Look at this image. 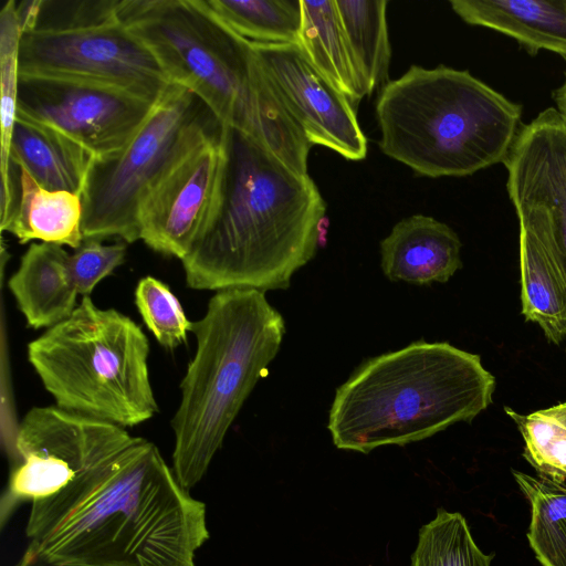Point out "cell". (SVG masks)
I'll use <instances>...</instances> for the list:
<instances>
[{
	"instance_id": "6da1fadb",
	"label": "cell",
	"mask_w": 566,
	"mask_h": 566,
	"mask_svg": "<svg viewBox=\"0 0 566 566\" xmlns=\"http://www.w3.org/2000/svg\"><path fill=\"white\" fill-rule=\"evenodd\" d=\"M30 546L85 566H196L209 538L206 505L144 438L31 503Z\"/></svg>"
},
{
	"instance_id": "7a4b0ae2",
	"label": "cell",
	"mask_w": 566,
	"mask_h": 566,
	"mask_svg": "<svg viewBox=\"0 0 566 566\" xmlns=\"http://www.w3.org/2000/svg\"><path fill=\"white\" fill-rule=\"evenodd\" d=\"M216 206L181 260L193 290L290 286L315 255L326 203L315 182L245 133L224 125Z\"/></svg>"
},
{
	"instance_id": "3957f363",
	"label": "cell",
	"mask_w": 566,
	"mask_h": 566,
	"mask_svg": "<svg viewBox=\"0 0 566 566\" xmlns=\"http://www.w3.org/2000/svg\"><path fill=\"white\" fill-rule=\"evenodd\" d=\"M125 25L153 52L170 83L200 97L227 126L307 175L311 145L274 93L252 43L203 0H119Z\"/></svg>"
},
{
	"instance_id": "277c9868",
	"label": "cell",
	"mask_w": 566,
	"mask_h": 566,
	"mask_svg": "<svg viewBox=\"0 0 566 566\" xmlns=\"http://www.w3.org/2000/svg\"><path fill=\"white\" fill-rule=\"evenodd\" d=\"M494 388L479 355L421 339L361 364L337 388L327 429L342 450L405 446L471 421Z\"/></svg>"
},
{
	"instance_id": "5b68a950",
	"label": "cell",
	"mask_w": 566,
	"mask_h": 566,
	"mask_svg": "<svg viewBox=\"0 0 566 566\" xmlns=\"http://www.w3.org/2000/svg\"><path fill=\"white\" fill-rule=\"evenodd\" d=\"M379 147L431 178L464 177L503 163L522 107L468 71L412 65L376 103Z\"/></svg>"
},
{
	"instance_id": "8992f818",
	"label": "cell",
	"mask_w": 566,
	"mask_h": 566,
	"mask_svg": "<svg viewBox=\"0 0 566 566\" xmlns=\"http://www.w3.org/2000/svg\"><path fill=\"white\" fill-rule=\"evenodd\" d=\"M191 332L197 349L171 419L172 471L187 491L206 474L245 399L279 353L285 324L263 292L229 289L209 300Z\"/></svg>"
},
{
	"instance_id": "52a82bcc",
	"label": "cell",
	"mask_w": 566,
	"mask_h": 566,
	"mask_svg": "<svg viewBox=\"0 0 566 566\" xmlns=\"http://www.w3.org/2000/svg\"><path fill=\"white\" fill-rule=\"evenodd\" d=\"M149 342L130 317L83 296L73 313L28 344V360L55 406L130 428L159 408Z\"/></svg>"
},
{
	"instance_id": "ba28073f",
	"label": "cell",
	"mask_w": 566,
	"mask_h": 566,
	"mask_svg": "<svg viewBox=\"0 0 566 566\" xmlns=\"http://www.w3.org/2000/svg\"><path fill=\"white\" fill-rule=\"evenodd\" d=\"M119 0H24L19 73L111 84L157 102L170 84L147 45L122 21Z\"/></svg>"
},
{
	"instance_id": "9c48e42d",
	"label": "cell",
	"mask_w": 566,
	"mask_h": 566,
	"mask_svg": "<svg viewBox=\"0 0 566 566\" xmlns=\"http://www.w3.org/2000/svg\"><path fill=\"white\" fill-rule=\"evenodd\" d=\"M223 128L200 97L170 83L129 144L92 165L82 193L84 240H139V211L153 188L189 149Z\"/></svg>"
},
{
	"instance_id": "30bf717a",
	"label": "cell",
	"mask_w": 566,
	"mask_h": 566,
	"mask_svg": "<svg viewBox=\"0 0 566 566\" xmlns=\"http://www.w3.org/2000/svg\"><path fill=\"white\" fill-rule=\"evenodd\" d=\"M136 438L123 427L57 406L31 408L14 438V462L0 502L1 524L20 504L55 494Z\"/></svg>"
},
{
	"instance_id": "8fae6325",
	"label": "cell",
	"mask_w": 566,
	"mask_h": 566,
	"mask_svg": "<svg viewBox=\"0 0 566 566\" xmlns=\"http://www.w3.org/2000/svg\"><path fill=\"white\" fill-rule=\"evenodd\" d=\"M155 104L106 83L19 73L17 117L59 133L85 149L95 161L118 155Z\"/></svg>"
},
{
	"instance_id": "7c38bea8",
	"label": "cell",
	"mask_w": 566,
	"mask_h": 566,
	"mask_svg": "<svg viewBox=\"0 0 566 566\" xmlns=\"http://www.w3.org/2000/svg\"><path fill=\"white\" fill-rule=\"evenodd\" d=\"M224 128L189 149L157 182L138 216L139 240L180 261L190 252L216 206Z\"/></svg>"
},
{
	"instance_id": "4fadbf2b",
	"label": "cell",
	"mask_w": 566,
	"mask_h": 566,
	"mask_svg": "<svg viewBox=\"0 0 566 566\" xmlns=\"http://www.w3.org/2000/svg\"><path fill=\"white\" fill-rule=\"evenodd\" d=\"M251 43L274 93L308 144L327 147L348 160H363L367 138L356 107L314 67L298 44Z\"/></svg>"
},
{
	"instance_id": "5bb4252c",
	"label": "cell",
	"mask_w": 566,
	"mask_h": 566,
	"mask_svg": "<svg viewBox=\"0 0 566 566\" xmlns=\"http://www.w3.org/2000/svg\"><path fill=\"white\" fill-rule=\"evenodd\" d=\"M503 164L514 208L545 207L566 260V120L555 107L522 125Z\"/></svg>"
},
{
	"instance_id": "9a60e30c",
	"label": "cell",
	"mask_w": 566,
	"mask_h": 566,
	"mask_svg": "<svg viewBox=\"0 0 566 566\" xmlns=\"http://www.w3.org/2000/svg\"><path fill=\"white\" fill-rule=\"evenodd\" d=\"M520 223L522 314L546 338L566 337V260L551 212L543 206L515 209Z\"/></svg>"
},
{
	"instance_id": "2e32d148",
	"label": "cell",
	"mask_w": 566,
	"mask_h": 566,
	"mask_svg": "<svg viewBox=\"0 0 566 566\" xmlns=\"http://www.w3.org/2000/svg\"><path fill=\"white\" fill-rule=\"evenodd\" d=\"M461 245L448 224L413 214L397 222L381 240V270L392 282L444 283L462 266Z\"/></svg>"
},
{
	"instance_id": "e0dca14e",
	"label": "cell",
	"mask_w": 566,
	"mask_h": 566,
	"mask_svg": "<svg viewBox=\"0 0 566 566\" xmlns=\"http://www.w3.org/2000/svg\"><path fill=\"white\" fill-rule=\"evenodd\" d=\"M70 256L61 245L32 243L9 279L8 287L30 327L50 328L78 305Z\"/></svg>"
},
{
	"instance_id": "ac0fdd59",
	"label": "cell",
	"mask_w": 566,
	"mask_h": 566,
	"mask_svg": "<svg viewBox=\"0 0 566 566\" xmlns=\"http://www.w3.org/2000/svg\"><path fill=\"white\" fill-rule=\"evenodd\" d=\"M467 23L515 39L530 54L548 50L566 57V0H452Z\"/></svg>"
},
{
	"instance_id": "d6986e66",
	"label": "cell",
	"mask_w": 566,
	"mask_h": 566,
	"mask_svg": "<svg viewBox=\"0 0 566 566\" xmlns=\"http://www.w3.org/2000/svg\"><path fill=\"white\" fill-rule=\"evenodd\" d=\"M44 189L84 191L95 159L85 149L59 133L36 123L17 117L10 156Z\"/></svg>"
},
{
	"instance_id": "ffe728a7",
	"label": "cell",
	"mask_w": 566,
	"mask_h": 566,
	"mask_svg": "<svg viewBox=\"0 0 566 566\" xmlns=\"http://www.w3.org/2000/svg\"><path fill=\"white\" fill-rule=\"evenodd\" d=\"M20 168L18 203L1 230L13 234L21 244L40 240L74 250L80 248L84 241L82 197L69 191L44 189L25 169Z\"/></svg>"
},
{
	"instance_id": "44dd1931",
	"label": "cell",
	"mask_w": 566,
	"mask_h": 566,
	"mask_svg": "<svg viewBox=\"0 0 566 566\" xmlns=\"http://www.w3.org/2000/svg\"><path fill=\"white\" fill-rule=\"evenodd\" d=\"M298 46L314 67L357 107L365 96L337 10L336 0H301Z\"/></svg>"
},
{
	"instance_id": "7402d4cb",
	"label": "cell",
	"mask_w": 566,
	"mask_h": 566,
	"mask_svg": "<svg viewBox=\"0 0 566 566\" xmlns=\"http://www.w3.org/2000/svg\"><path fill=\"white\" fill-rule=\"evenodd\" d=\"M387 0H336L344 34L365 95L388 82L391 49Z\"/></svg>"
},
{
	"instance_id": "603a6c76",
	"label": "cell",
	"mask_w": 566,
	"mask_h": 566,
	"mask_svg": "<svg viewBox=\"0 0 566 566\" xmlns=\"http://www.w3.org/2000/svg\"><path fill=\"white\" fill-rule=\"evenodd\" d=\"M531 505L527 539L542 566H566V483L513 470Z\"/></svg>"
},
{
	"instance_id": "cb8c5ba5",
	"label": "cell",
	"mask_w": 566,
	"mask_h": 566,
	"mask_svg": "<svg viewBox=\"0 0 566 566\" xmlns=\"http://www.w3.org/2000/svg\"><path fill=\"white\" fill-rule=\"evenodd\" d=\"M206 7L250 42L298 44L301 0H203Z\"/></svg>"
},
{
	"instance_id": "d4e9b609",
	"label": "cell",
	"mask_w": 566,
	"mask_h": 566,
	"mask_svg": "<svg viewBox=\"0 0 566 566\" xmlns=\"http://www.w3.org/2000/svg\"><path fill=\"white\" fill-rule=\"evenodd\" d=\"M492 557L475 544L465 518L438 510L419 531L411 566H491Z\"/></svg>"
},
{
	"instance_id": "484cf974",
	"label": "cell",
	"mask_w": 566,
	"mask_h": 566,
	"mask_svg": "<svg viewBox=\"0 0 566 566\" xmlns=\"http://www.w3.org/2000/svg\"><path fill=\"white\" fill-rule=\"evenodd\" d=\"M505 410L524 438L530 464L541 475L566 482V401L526 416Z\"/></svg>"
},
{
	"instance_id": "4316f807",
	"label": "cell",
	"mask_w": 566,
	"mask_h": 566,
	"mask_svg": "<svg viewBox=\"0 0 566 566\" xmlns=\"http://www.w3.org/2000/svg\"><path fill=\"white\" fill-rule=\"evenodd\" d=\"M137 310L157 342L174 349L188 339L192 322L169 286L154 276L142 277L135 290Z\"/></svg>"
},
{
	"instance_id": "83f0119b",
	"label": "cell",
	"mask_w": 566,
	"mask_h": 566,
	"mask_svg": "<svg viewBox=\"0 0 566 566\" xmlns=\"http://www.w3.org/2000/svg\"><path fill=\"white\" fill-rule=\"evenodd\" d=\"M20 39L17 1L8 0L0 12L1 175L9 165L11 137L17 119Z\"/></svg>"
},
{
	"instance_id": "f1b7e54d",
	"label": "cell",
	"mask_w": 566,
	"mask_h": 566,
	"mask_svg": "<svg viewBox=\"0 0 566 566\" xmlns=\"http://www.w3.org/2000/svg\"><path fill=\"white\" fill-rule=\"evenodd\" d=\"M126 244H103L101 240L85 239L70 256L71 269L80 295L90 296L94 287L124 263Z\"/></svg>"
},
{
	"instance_id": "f546056e",
	"label": "cell",
	"mask_w": 566,
	"mask_h": 566,
	"mask_svg": "<svg viewBox=\"0 0 566 566\" xmlns=\"http://www.w3.org/2000/svg\"><path fill=\"white\" fill-rule=\"evenodd\" d=\"M14 566H85L81 564L69 563L51 558L32 546H28L27 551Z\"/></svg>"
},
{
	"instance_id": "4dcf8cb0",
	"label": "cell",
	"mask_w": 566,
	"mask_h": 566,
	"mask_svg": "<svg viewBox=\"0 0 566 566\" xmlns=\"http://www.w3.org/2000/svg\"><path fill=\"white\" fill-rule=\"evenodd\" d=\"M556 109L562 115V117L566 120V72H565V78L562 85L555 90L553 94Z\"/></svg>"
}]
</instances>
